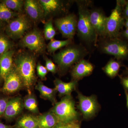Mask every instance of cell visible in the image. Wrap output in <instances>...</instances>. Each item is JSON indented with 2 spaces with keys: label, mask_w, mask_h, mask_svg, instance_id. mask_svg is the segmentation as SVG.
<instances>
[{
  "label": "cell",
  "mask_w": 128,
  "mask_h": 128,
  "mask_svg": "<svg viewBox=\"0 0 128 128\" xmlns=\"http://www.w3.org/2000/svg\"><path fill=\"white\" fill-rule=\"evenodd\" d=\"M14 65L23 81L28 94L36 80L35 75L36 62L34 57L27 54H21L14 60Z\"/></svg>",
  "instance_id": "obj_1"
},
{
  "label": "cell",
  "mask_w": 128,
  "mask_h": 128,
  "mask_svg": "<svg viewBox=\"0 0 128 128\" xmlns=\"http://www.w3.org/2000/svg\"><path fill=\"white\" fill-rule=\"evenodd\" d=\"M88 4L86 2H79V18L77 22V30L79 36L82 40L96 44L98 35L91 23Z\"/></svg>",
  "instance_id": "obj_2"
},
{
  "label": "cell",
  "mask_w": 128,
  "mask_h": 128,
  "mask_svg": "<svg viewBox=\"0 0 128 128\" xmlns=\"http://www.w3.org/2000/svg\"><path fill=\"white\" fill-rule=\"evenodd\" d=\"M87 51L80 45L70 46L60 50L53 56L54 60L60 70L65 71L76 64L86 55Z\"/></svg>",
  "instance_id": "obj_3"
},
{
  "label": "cell",
  "mask_w": 128,
  "mask_h": 128,
  "mask_svg": "<svg viewBox=\"0 0 128 128\" xmlns=\"http://www.w3.org/2000/svg\"><path fill=\"white\" fill-rule=\"evenodd\" d=\"M50 111L60 122L67 124L78 121L79 114L76 110L74 102L71 95L64 96L61 100L54 104Z\"/></svg>",
  "instance_id": "obj_4"
},
{
  "label": "cell",
  "mask_w": 128,
  "mask_h": 128,
  "mask_svg": "<svg viewBox=\"0 0 128 128\" xmlns=\"http://www.w3.org/2000/svg\"><path fill=\"white\" fill-rule=\"evenodd\" d=\"M106 38L99 44V49L101 52L113 56L118 60L128 58V44L118 38Z\"/></svg>",
  "instance_id": "obj_5"
},
{
  "label": "cell",
  "mask_w": 128,
  "mask_h": 128,
  "mask_svg": "<svg viewBox=\"0 0 128 128\" xmlns=\"http://www.w3.org/2000/svg\"><path fill=\"white\" fill-rule=\"evenodd\" d=\"M124 2L117 1L116 7L108 18L106 36L110 38H118L124 24V20L122 14Z\"/></svg>",
  "instance_id": "obj_6"
},
{
  "label": "cell",
  "mask_w": 128,
  "mask_h": 128,
  "mask_svg": "<svg viewBox=\"0 0 128 128\" xmlns=\"http://www.w3.org/2000/svg\"><path fill=\"white\" fill-rule=\"evenodd\" d=\"M20 44L24 48L36 53H42L46 49V44L39 30L34 29L25 34L21 40Z\"/></svg>",
  "instance_id": "obj_7"
},
{
  "label": "cell",
  "mask_w": 128,
  "mask_h": 128,
  "mask_svg": "<svg viewBox=\"0 0 128 128\" xmlns=\"http://www.w3.org/2000/svg\"><path fill=\"white\" fill-rule=\"evenodd\" d=\"M3 81L4 84L0 91L5 95L14 94L24 87L22 80L14 65Z\"/></svg>",
  "instance_id": "obj_8"
},
{
  "label": "cell",
  "mask_w": 128,
  "mask_h": 128,
  "mask_svg": "<svg viewBox=\"0 0 128 128\" xmlns=\"http://www.w3.org/2000/svg\"><path fill=\"white\" fill-rule=\"evenodd\" d=\"M30 22L24 15H20L11 21L6 28L8 36L13 39H18L23 35L30 27Z\"/></svg>",
  "instance_id": "obj_9"
},
{
  "label": "cell",
  "mask_w": 128,
  "mask_h": 128,
  "mask_svg": "<svg viewBox=\"0 0 128 128\" xmlns=\"http://www.w3.org/2000/svg\"><path fill=\"white\" fill-rule=\"evenodd\" d=\"M77 22L76 16L71 14L57 18L55 24L64 38L72 40L77 30Z\"/></svg>",
  "instance_id": "obj_10"
},
{
  "label": "cell",
  "mask_w": 128,
  "mask_h": 128,
  "mask_svg": "<svg viewBox=\"0 0 128 128\" xmlns=\"http://www.w3.org/2000/svg\"><path fill=\"white\" fill-rule=\"evenodd\" d=\"M79 104L78 108L82 113L83 118L89 119L96 114L98 110V105L95 96H86L78 92Z\"/></svg>",
  "instance_id": "obj_11"
},
{
  "label": "cell",
  "mask_w": 128,
  "mask_h": 128,
  "mask_svg": "<svg viewBox=\"0 0 128 128\" xmlns=\"http://www.w3.org/2000/svg\"><path fill=\"white\" fill-rule=\"evenodd\" d=\"M108 18L99 9L90 10L91 23L98 36L106 37Z\"/></svg>",
  "instance_id": "obj_12"
},
{
  "label": "cell",
  "mask_w": 128,
  "mask_h": 128,
  "mask_svg": "<svg viewBox=\"0 0 128 128\" xmlns=\"http://www.w3.org/2000/svg\"><path fill=\"white\" fill-rule=\"evenodd\" d=\"M24 108L23 99L20 97L10 98L3 117L6 121H11L20 114Z\"/></svg>",
  "instance_id": "obj_13"
},
{
  "label": "cell",
  "mask_w": 128,
  "mask_h": 128,
  "mask_svg": "<svg viewBox=\"0 0 128 128\" xmlns=\"http://www.w3.org/2000/svg\"><path fill=\"white\" fill-rule=\"evenodd\" d=\"M94 67L91 63L84 59L77 62L71 72L73 80L78 81L84 77L90 75L92 73Z\"/></svg>",
  "instance_id": "obj_14"
},
{
  "label": "cell",
  "mask_w": 128,
  "mask_h": 128,
  "mask_svg": "<svg viewBox=\"0 0 128 128\" xmlns=\"http://www.w3.org/2000/svg\"><path fill=\"white\" fill-rule=\"evenodd\" d=\"M24 6L28 16L33 20H40L44 16V9L39 0H27Z\"/></svg>",
  "instance_id": "obj_15"
},
{
  "label": "cell",
  "mask_w": 128,
  "mask_h": 128,
  "mask_svg": "<svg viewBox=\"0 0 128 128\" xmlns=\"http://www.w3.org/2000/svg\"><path fill=\"white\" fill-rule=\"evenodd\" d=\"M14 52L10 50L0 57V80L4 81L8 73L14 66Z\"/></svg>",
  "instance_id": "obj_16"
},
{
  "label": "cell",
  "mask_w": 128,
  "mask_h": 128,
  "mask_svg": "<svg viewBox=\"0 0 128 128\" xmlns=\"http://www.w3.org/2000/svg\"><path fill=\"white\" fill-rule=\"evenodd\" d=\"M39 1L44 9V17L62 11L64 8L63 2L58 0H40Z\"/></svg>",
  "instance_id": "obj_17"
},
{
  "label": "cell",
  "mask_w": 128,
  "mask_h": 128,
  "mask_svg": "<svg viewBox=\"0 0 128 128\" xmlns=\"http://www.w3.org/2000/svg\"><path fill=\"white\" fill-rule=\"evenodd\" d=\"M38 128H54L59 122L51 111L37 116Z\"/></svg>",
  "instance_id": "obj_18"
},
{
  "label": "cell",
  "mask_w": 128,
  "mask_h": 128,
  "mask_svg": "<svg viewBox=\"0 0 128 128\" xmlns=\"http://www.w3.org/2000/svg\"><path fill=\"white\" fill-rule=\"evenodd\" d=\"M78 81L72 80L66 82L62 81L58 78H56L54 81L55 89L61 96L71 95V93L75 89Z\"/></svg>",
  "instance_id": "obj_19"
},
{
  "label": "cell",
  "mask_w": 128,
  "mask_h": 128,
  "mask_svg": "<svg viewBox=\"0 0 128 128\" xmlns=\"http://www.w3.org/2000/svg\"><path fill=\"white\" fill-rule=\"evenodd\" d=\"M14 128H38L36 116L31 114H25L16 121Z\"/></svg>",
  "instance_id": "obj_20"
},
{
  "label": "cell",
  "mask_w": 128,
  "mask_h": 128,
  "mask_svg": "<svg viewBox=\"0 0 128 128\" xmlns=\"http://www.w3.org/2000/svg\"><path fill=\"white\" fill-rule=\"evenodd\" d=\"M35 88L39 92L40 96L42 98L50 101L54 105L57 102L56 95L57 92L55 88H50L41 82H38Z\"/></svg>",
  "instance_id": "obj_21"
},
{
  "label": "cell",
  "mask_w": 128,
  "mask_h": 128,
  "mask_svg": "<svg viewBox=\"0 0 128 128\" xmlns=\"http://www.w3.org/2000/svg\"><path fill=\"white\" fill-rule=\"evenodd\" d=\"M24 108L34 114H39V109L36 98L32 93L28 94L23 99Z\"/></svg>",
  "instance_id": "obj_22"
},
{
  "label": "cell",
  "mask_w": 128,
  "mask_h": 128,
  "mask_svg": "<svg viewBox=\"0 0 128 128\" xmlns=\"http://www.w3.org/2000/svg\"><path fill=\"white\" fill-rule=\"evenodd\" d=\"M121 67L120 63L114 60H110L103 68L105 73L111 78H114L118 74Z\"/></svg>",
  "instance_id": "obj_23"
},
{
  "label": "cell",
  "mask_w": 128,
  "mask_h": 128,
  "mask_svg": "<svg viewBox=\"0 0 128 128\" xmlns=\"http://www.w3.org/2000/svg\"><path fill=\"white\" fill-rule=\"evenodd\" d=\"M72 43V40L68 39L65 40H52L47 46L48 51L50 53L54 52L56 51L63 47L66 46Z\"/></svg>",
  "instance_id": "obj_24"
},
{
  "label": "cell",
  "mask_w": 128,
  "mask_h": 128,
  "mask_svg": "<svg viewBox=\"0 0 128 128\" xmlns=\"http://www.w3.org/2000/svg\"><path fill=\"white\" fill-rule=\"evenodd\" d=\"M18 14L9 9L3 2L0 3V20L9 21Z\"/></svg>",
  "instance_id": "obj_25"
},
{
  "label": "cell",
  "mask_w": 128,
  "mask_h": 128,
  "mask_svg": "<svg viewBox=\"0 0 128 128\" xmlns=\"http://www.w3.org/2000/svg\"><path fill=\"white\" fill-rule=\"evenodd\" d=\"M2 2L10 10L18 12L22 11L24 6V2L21 0H5Z\"/></svg>",
  "instance_id": "obj_26"
},
{
  "label": "cell",
  "mask_w": 128,
  "mask_h": 128,
  "mask_svg": "<svg viewBox=\"0 0 128 128\" xmlns=\"http://www.w3.org/2000/svg\"><path fill=\"white\" fill-rule=\"evenodd\" d=\"M56 32L54 28L52 20L48 21L44 25V35L45 39L47 40H51L55 36Z\"/></svg>",
  "instance_id": "obj_27"
},
{
  "label": "cell",
  "mask_w": 128,
  "mask_h": 128,
  "mask_svg": "<svg viewBox=\"0 0 128 128\" xmlns=\"http://www.w3.org/2000/svg\"><path fill=\"white\" fill-rule=\"evenodd\" d=\"M12 44L6 36L0 34V57L10 50Z\"/></svg>",
  "instance_id": "obj_28"
},
{
  "label": "cell",
  "mask_w": 128,
  "mask_h": 128,
  "mask_svg": "<svg viewBox=\"0 0 128 128\" xmlns=\"http://www.w3.org/2000/svg\"><path fill=\"white\" fill-rule=\"evenodd\" d=\"M9 98L7 96H0V118L4 114Z\"/></svg>",
  "instance_id": "obj_29"
},
{
  "label": "cell",
  "mask_w": 128,
  "mask_h": 128,
  "mask_svg": "<svg viewBox=\"0 0 128 128\" xmlns=\"http://www.w3.org/2000/svg\"><path fill=\"white\" fill-rule=\"evenodd\" d=\"M37 74L42 80H45L46 76L48 73V70L45 66H43L40 63L37 64L36 66Z\"/></svg>",
  "instance_id": "obj_30"
},
{
  "label": "cell",
  "mask_w": 128,
  "mask_h": 128,
  "mask_svg": "<svg viewBox=\"0 0 128 128\" xmlns=\"http://www.w3.org/2000/svg\"><path fill=\"white\" fill-rule=\"evenodd\" d=\"M45 65L46 68L48 70V71L50 72L51 73L54 74L57 71V68L56 65L54 64L51 60L48 58L47 57H45Z\"/></svg>",
  "instance_id": "obj_31"
},
{
  "label": "cell",
  "mask_w": 128,
  "mask_h": 128,
  "mask_svg": "<svg viewBox=\"0 0 128 128\" xmlns=\"http://www.w3.org/2000/svg\"><path fill=\"white\" fill-rule=\"evenodd\" d=\"M68 128H80V124L78 121H73L68 124Z\"/></svg>",
  "instance_id": "obj_32"
},
{
  "label": "cell",
  "mask_w": 128,
  "mask_h": 128,
  "mask_svg": "<svg viewBox=\"0 0 128 128\" xmlns=\"http://www.w3.org/2000/svg\"><path fill=\"white\" fill-rule=\"evenodd\" d=\"M121 81L124 87L128 90V77L121 78Z\"/></svg>",
  "instance_id": "obj_33"
},
{
  "label": "cell",
  "mask_w": 128,
  "mask_h": 128,
  "mask_svg": "<svg viewBox=\"0 0 128 128\" xmlns=\"http://www.w3.org/2000/svg\"><path fill=\"white\" fill-rule=\"evenodd\" d=\"M68 124H64L61 122H58L56 126L54 128H68Z\"/></svg>",
  "instance_id": "obj_34"
},
{
  "label": "cell",
  "mask_w": 128,
  "mask_h": 128,
  "mask_svg": "<svg viewBox=\"0 0 128 128\" xmlns=\"http://www.w3.org/2000/svg\"><path fill=\"white\" fill-rule=\"evenodd\" d=\"M0 128H14V126L5 124L0 120Z\"/></svg>",
  "instance_id": "obj_35"
},
{
  "label": "cell",
  "mask_w": 128,
  "mask_h": 128,
  "mask_svg": "<svg viewBox=\"0 0 128 128\" xmlns=\"http://www.w3.org/2000/svg\"><path fill=\"white\" fill-rule=\"evenodd\" d=\"M124 14L126 18H128V2L126 4V6L124 10Z\"/></svg>",
  "instance_id": "obj_36"
},
{
  "label": "cell",
  "mask_w": 128,
  "mask_h": 128,
  "mask_svg": "<svg viewBox=\"0 0 128 128\" xmlns=\"http://www.w3.org/2000/svg\"><path fill=\"white\" fill-rule=\"evenodd\" d=\"M124 36L128 39V29H126L124 33Z\"/></svg>",
  "instance_id": "obj_37"
},
{
  "label": "cell",
  "mask_w": 128,
  "mask_h": 128,
  "mask_svg": "<svg viewBox=\"0 0 128 128\" xmlns=\"http://www.w3.org/2000/svg\"><path fill=\"white\" fill-rule=\"evenodd\" d=\"M124 24L126 26V29H128V18H126V22H124Z\"/></svg>",
  "instance_id": "obj_38"
},
{
  "label": "cell",
  "mask_w": 128,
  "mask_h": 128,
  "mask_svg": "<svg viewBox=\"0 0 128 128\" xmlns=\"http://www.w3.org/2000/svg\"><path fill=\"white\" fill-rule=\"evenodd\" d=\"M125 93H126V100H127V106L128 108V93L127 91L125 92Z\"/></svg>",
  "instance_id": "obj_39"
},
{
  "label": "cell",
  "mask_w": 128,
  "mask_h": 128,
  "mask_svg": "<svg viewBox=\"0 0 128 128\" xmlns=\"http://www.w3.org/2000/svg\"><path fill=\"white\" fill-rule=\"evenodd\" d=\"M1 24V21L0 20V26Z\"/></svg>",
  "instance_id": "obj_40"
}]
</instances>
